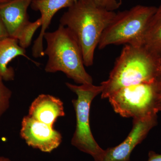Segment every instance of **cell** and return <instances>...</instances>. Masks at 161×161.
Here are the masks:
<instances>
[{
	"label": "cell",
	"mask_w": 161,
	"mask_h": 161,
	"mask_svg": "<svg viewBox=\"0 0 161 161\" xmlns=\"http://www.w3.org/2000/svg\"><path fill=\"white\" fill-rule=\"evenodd\" d=\"M3 79L0 76V118L8 110L12 96L11 90L4 84Z\"/></svg>",
	"instance_id": "cell-15"
},
{
	"label": "cell",
	"mask_w": 161,
	"mask_h": 161,
	"mask_svg": "<svg viewBox=\"0 0 161 161\" xmlns=\"http://www.w3.org/2000/svg\"><path fill=\"white\" fill-rule=\"evenodd\" d=\"M66 86L77 95V99L72 100L76 117V126L71 139L72 146L81 152L92 156L95 161H99L104 153L92 134L90 123V108L92 101L101 94V85L82 84L75 85L66 82Z\"/></svg>",
	"instance_id": "cell-5"
},
{
	"label": "cell",
	"mask_w": 161,
	"mask_h": 161,
	"mask_svg": "<svg viewBox=\"0 0 161 161\" xmlns=\"http://www.w3.org/2000/svg\"><path fill=\"white\" fill-rule=\"evenodd\" d=\"M115 14L98 6L94 0H76L60 18V25L67 27L78 40L85 66L94 64L95 50Z\"/></svg>",
	"instance_id": "cell-1"
},
{
	"label": "cell",
	"mask_w": 161,
	"mask_h": 161,
	"mask_svg": "<svg viewBox=\"0 0 161 161\" xmlns=\"http://www.w3.org/2000/svg\"><path fill=\"white\" fill-rule=\"evenodd\" d=\"M42 23V19L40 18L35 22H30L24 27L18 39L21 47L26 49L30 46L35 33L39 27H41Z\"/></svg>",
	"instance_id": "cell-14"
},
{
	"label": "cell",
	"mask_w": 161,
	"mask_h": 161,
	"mask_svg": "<svg viewBox=\"0 0 161 161\" xmlns=\"http://www.w3.org/2000/svg\"><path fill=\"white\" fill-rule=\"evenodd\" d=\"M28 115L54 127L58 117L65 115L63 102L54 96L41 94L32 103Z\"/></svg>",
	"instance_id": "cell-11"
},
{
	"label": "cell",
	"mask_w": 161,
	"mask_h": 161,
	"mask_svg": "<svg viewBox=\"0 0 161 161\" xmlns=\"http://www.w3.org/2000/svg\"><path fill=\"white\" fill-rule=\"evenodd\" d=\"M11 1H12V0H0V6L9 3Z\"/></svg>",
	"instance_id": "cell-21"
},
{
	"label": "cell",
	"mask_w": 161,
	"mask_h": 161,
	"mask_svg": "<svg viewBox=\"0 0 161 161\" xmlns=\"http://www.w3.org/2000/svg\"><path fill=\"white\" fill-rule=\"evenodd\" d=\"M33 0H12L0 6V15L9 36L18 40L29 23L27 9Z\"/></svg>",
	"instance_id": "cell-10"
},
{
	"label": "cell",
	"mask_w": 161,
	"mask_h": 161,
	"mask_svg": "<svg viewBox=\"0 0 161 161\" xmlns=\"http://www.w3.org/2000/svg\"><path fill=\"white\" fill-rule=\"evenodd\" d=\"M26 53V50L20 46L17 39L8 37L0 40V76L3 80L10 81L14 79V69L8 64L19 56L29 59Z\"/></svg>",
	"instance_id": "cell-12"
},
{
	"label": "cell",
	"mask_w": 161,
	"mask_h": 161,
	"mask_svg": "<svg viewBox=\"0 0 161 161\" xmlns=\"http://www.w3.org/2000/svg\"><path fill=\"white\" fill-rule=\"evenodd\" d=\"M147 161H161V154L151 150L148 153V159Z\"/></svg>",
	"instance_id": "cell-19"
},
{
	"label": "cell",
	"mask_w": 161,
	"mask_h": 161,
	"mask_svg": "<svg viewBox=\"0 0 161 161\" xmlns=\"http://www.w3.org/2000/svg\"><path fill=\"white\" fill-rule=\"evenodd\" d=\"M76 0H33L31 4V8L33 10L40 12L42 22L40 34L34 41L32 48V53L34 58H41L45 55L43 46L44 35L54 16L60 9L68 8Z\"/></svg>",
	"instance_id": "cell-9"
},
{
	"label": "cell",
	"mask_w": 161,
	"mask_h": 161,
	"mask_svg": "<svg viewBox=\"0 0 161 161\" xmlns=\"http://www.w3.org/2000/svg\"><path fill=\"white\" fill-rule=\"evenodd\" d=\"M142 45L161 58V5L158 7L147 26Z\"/></svg>",
	"instance_id": "cell-13"
},
{
	"label": "cell",
	"mask_w": 161,
	"mask_h": 161,
	"mask_svg": "<svg viewBox=\"0 0 161 161\" xmlns=\"http://www.w3.org/2000/svg\"><path fill=\"white\" fill-rule=\"evenodd\" d=\"M108 98L114 111L125 118H149L159 112L156 80L121 88Z\"/></svg>",
	"instance_id": "cell-6"
},
{
	"label": "cell",
	"mask_w": 161,
	"mask_h": 161,
	"mask_svg": "<svg viewBox=\"0 0 161 161\" xmlns=\"http://www.w3.org/2000/svg\"><path fill=\"white\" fill-rule=\"evenodd\" d=\"M20 135L29 147L45 153H51L59 147L62 135L53 127L31 117L24 116L21 124Z\"/></svg>",
	"instance_id": "cell-7"
},
{
	"label": "cell",
	"mask_w": 161,
	"mask_h": 161,
	"mask_svg": "<svg viewBox=\"0 0 161 161\" xmlns=\"http://www.w3.org/2000/svg\"><path fill=\"white\" fill-rule=\"evenodd\" d=\"M44 39L47 43L44 54L48 57L45 71L63 72L79 84H93V78L85 69L78 40L67 27L60 24L55 31L46 32Z\"/></svg>",
	"instance_id": "cell-3"
},
{
	"label": "cell",
	"mask_w": 161,
	"mask_h": 161,
	"mask_svg": "<svg viewBox=\"0 0 161 161\" xmlns=\"http://www.w3.org/2000/svg\"><path fill=\"white\" fill-rule=\"evenodd\" d=\"M161 74V58L143 45L126 44L108 79L101 83V98L124 87L155 81Z\"/></svg>",
	"instance_id": "cell-2"
},
{
	"label": "cell",
	"mask_w": 161,
	"mask_h": 161,
	"mask_svg": "<svg viewBox=\"0 0 161 161\" xmlns=\"http://www.w3.org/2000/svg\"><path fill=\"white\" fill-rule=\"evenodd\" d=\"M0 161H11L8 158L6 157L2 156H0Z\"/></svg>",
	"instance_id": "cell-20"
},
{
	"label": "cell",
	"mask_w": 161,
	"mask_h": 161,
	"mask_svg": "<svg viewBox=\"0 0 161 161\" xmlns=\"http://www.w3.org/2000/svg\"><path fill=\"white\" fill-rule=\"evenodd\" d=\"M156 84L158 96L159 112H161V74L156 79Z\"/></svg>",
	"instance_id": "cell-17"
},
{
	"label": "cell",
	"mask_w": 161,
	"mask_h": 161,
	"mask_svg": "<svg viewBox=\"0 0 161 161\" xmlns=\"http://www.w3.org/2000/svg\"><path fill=\"white\" fill-rule=\"evenodd\" d=\"M9 35L0 15V40L8 37Z\"/></svg>",
	"instance_id": "cell-18"
},
{
	"label": "cell",
	"mask_w": 161,
	"mask_h": 161,
	"mask_svg": "<svg viewBox=\"0 0 161 161\" xmlns=\"http://www.w3.org/2000/svg\"><path fill=\"white\" fill-rule=\"evenodd\" d=\"M157 124V115L147 118L133 119L132 130L125 139L118 146L105 150L99 161H130V155L134 148Z\"/></svg>",
	"instance_id": "cell-8"
},
{
	"label": "cell",
	"mask_w": 161,
	"mask_h": 161,
	"mask_svg": "<svg viewBox=\"0 0 161 161\" xmlns=\"http://www.w3.org/2000/svg\"><path fill=\"white\" fill-rule=\"evenodd\" d=\"M98 6L109 11H114L122 4V0H94Z\"/></svg>",
	"instance_id": "cell-16"
},
{
	"label": "cell",
	"mask_w": 161,
	"mask_h": 161,
	"mask_svg": "<svg viewBox=\"0 0 161 161\" xmlns=\"http://www.w3.org/2000/svg\"><path fill=\"white\" fill-rule=\"evenodd\" d=\"M157 8L137 5L115 14L102 35L98 48L112 44L142 45L147 26Z\"/></svg>",
	"instance_id": "cell-4"
}]
</instances>
